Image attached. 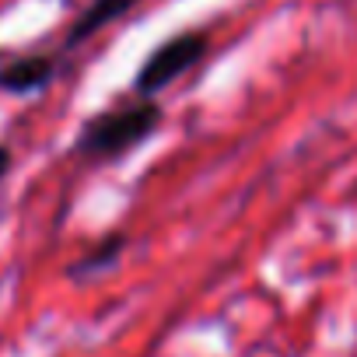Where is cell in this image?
I'll list each match as a JSON object with an SVG mask.
<instances>
[{
  "instance_id": "cell-1",
  "label": "cell",
  "mask_w": 357,
  "mask_h": 357,
  "mask_svg": "<svg viewBox=\"0 0 357 357\" xmlns=\"http://www.w3.org/2000/svg\"><path fill=\"white\" fill-rule=\"evenodd\" d=\"M165 123V112L154 98L137 95L116 109H102L88 116L74 137V158L84 165H112L130 151L144 147Z\"/></svg>"
},
{
  "instance_id": "cell-2",
  "label": "cell",
  "mask_w": 357,
  "mask_h": 357,
  "mask_svg": "<svg viewBox=\"0 0 357 357\" xmlns=\"http://www.w3.org/2000/svg\"><path fill=\"white\" fill-rule=\"evenodd\" d=\"M211 53V36L193 29V32H175L172 39L158 43L144 63L137 67V77H133V91L144 95V98H154L161 95L165 88H172L183 74H190L204 56Z\"/></svg>"
},
{
  "instance_id": "cell-3",
  "label": "cell",
  "mask_w": 357,
  "mask_h": 357,
  "mask_svg": "<svg viewBox=\"0 0 357 357\" xmlns=\"http://www.w3.org/2000/svg\"><path fill=\"white\" fill-rule=\"evenodd\" d=\"M60 74V60L50 53H25V56H11L0 63V91L15 95V98H29L46 91Z\"/></svg>"
},
{
  "instance_id": "cell-4",
  "label": "cell",
  "mask_w": 357,
  "mask_h": 357,
  "mask_svg": "<svg viewBox=\"0 0 357 357\" xmlns=\"http://www.w3.org/2000/svg\"><path fill=\"white\" fill-rule=\"evenodd\" d=\"M133 4H137V0H88V8L70 22V29H67V36H63V53L84 46V43L95 39L105 25L126 18V15L133 11Z\"/></svg>"
},
{
  "instance_id": "cell-5",
  "label": "cell",
  "mask_w": 357,
  "mask_h": 357,
  "mask_svg": "<svg viewBox=\"0 0 357 357\" xmlns=\"http://www.w3.org/2000/svg\"><path fill=\"white\" fill-rule=\"evenodd\" d=\"M126 245H130L126 231H109V235L98 238V242H95L77 263L67 266V277H74V280H88V277H98V273L112 270V266L123 259Z\"/></svg>"
},
{
  "instance_id": "cell-6",
  "label": "cell",
  "mask_w": 357,
  "mask_h": 357,
  "mask_svg": "<svg viewBox=\"0 0 357 357\" xmlns=\"http://www.w3.org/2000/svg\"><path fill=\"white\" fill-rule=\"evenodd\" d=\"M11 165H15V154H11V147H8V144H0V178H4V175L11 172Z\"/></svg>"
}]
</instances>
